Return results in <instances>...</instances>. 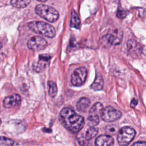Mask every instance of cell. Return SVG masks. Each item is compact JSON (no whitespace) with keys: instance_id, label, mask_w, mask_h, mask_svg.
<instances>
[{"instance_id":"1","label":"cell","mask_w":146,"mask_h":146,"mask_svg":"<svg viewBox=\"0 0 146 146\" xmlns=\"http://www.w3.org/2000/svg\"><path fill=\"white\" fill-rule=\"evenodd\" d=\"M59 118L60 123L72 133L79 132L84 125V117L68 107L63 108L60 111Z\"/></svg>"},{"instance_id":"2","label":"cell","mask_w":146,"mask_h":146,"mask_svg":"<svg viewBox=\"0 0 146 146\" xmlns=\"http://www.w3.org/2000/svg\"><path fill=\"white\" fill-rule=\"evenodd\" d=\"M27 26L33 32L48 38H53L55 35L54 27L44 22L32 21L27 23Z\"/></svg>"},{"instance_id":"3","label":"cell","mask_w":146,"mask_h":146,"mask_svg":"<svg viewBox=\"0 0 146 146\" xmlns=\"http://www.w3.org/2000/svg\"><path fill=\"white\" fill-rule=\"evenodd\" d=\"M35 13L40 17L50 22L56 21L59 18V13L54 8L47 5L39 4L35 7Z\"/></svg>"},{"instance_id":"4","label":"cell","mask_w":146,"mask_h":146,"mask_svg":"<svg viewBox=\"0 0 146 146\" xmlns=\"http://www.w3.org/2000/svg\"><path fill=\"white\" fill-rule=\"evenodd\" d=\"M136 135L135 129L130 127L121 128L117 133V140L120 145H128L134 139Z\"/></svg>"},{"instance_id":"5","label":"cell","mask_w":146,"mask_h":146,"mask_svg":"<svg viewBox=\"0 0 146 146\" xmlns=\"http://www.w3.org/2000/svg\"><path fill=\"white\" fill-rule=\"evenodd\" d=\"M122 38V32L118 29H115L111 30L104 36L102 38L101 42L104 43L105 45H118L121 43Z\"/></svg>"},{"instance_id":"6","label":"cell","mask_w":146,"mask_h":146,"mask_svg":"<svg viewBox=\"0 0 146 146\" xmlns=\"http://www.w3.org/2000/svg\"><path fill=\"white\" fill-rule=\"evenodd\" d=\"M87 75V69L84 67H80L75 69L71 76V83L75 87L81 86L86 81Z\"/></svg>"},{"instance_id":"7","label":"cell","mask_w":146,"mask_h":146,"mask_svg":"<svg viewBox=\"0 0 146 146\" xmlns=\"http://www.w3.org/2000/svg\"><path fill=\"white\" fill-rule=\"evenodd\" d=\"M121 112L112 106H107L102 110L100 116L106 122H112L118 120L121 116Z\"/></svg>"},{"instance_id":"8","label":"cell","mask_w":146,"mask_h":146,"mask_svg":"<svg viewBox=\"0 0 146 146\" xmlns=\"http://www.w3.org/2000/svg\"><path fill=\"white\" fill-rule=\"evenodd\" d=\"M47 46L46 40L43 37L34 36L30 38L27 42L28 48L32 51H40L44 49Z\"/></svg>"},{"instance_id":"9","label":"cell","mask_w":146,"mask_h":146,"mask_svg":"<svg viewBox=\"0 0 146 146\" xmlns=\"http://www.w3.org/2000/svg\"><path fill=\"white\" fill-rule=\"evenodd\" d=\"M142 46L134 39H130L127 43V50L129 55L132 57L139 56L142 52Z\"/></svg>"},{"instance_id":"10","label":"cell","mask_w":146,"mask_h":146,"mask_svg":"<svg viewBox=\"0 0 146 146\" xmlns=\"http://www.w3.org/2000/svg\"><path fill=\"white\" fill-rule=\"evenodd\" d=\"M50 58L51 56L47 54L40 55L38 61L33 64L34 70L37 72L44 71L49 64Z\"/></svg>"},{"instance_id":"11","label":"cell","mask_w":146,"mask_h":146,"mask_svg":"<svg viewBox=\"0 0 146 146\" xmlns=\"http://www.w3.org/2000/svg\"><path fill=\"white\" fill-rule=\"evenodd\" d=\"M21 102V96L18 94H14L5 97L3 101V107L5 108H11L19 106Z\"/></svg>"},{"instance_id":"12","label":"cell","mask_w":146,"mask_h":146,"mask_svg":"<svg viewBox=\"0 0 146 146\" xmlns=\"http://www.w3.org/2000/svg\"><path fill=\"white\" fill-rule=\"evenodd\" d=\"M114 143L113 139L109 135H100L98 136L96 140L95 144L96 145L100 146H106V145H112Z\"/></svg>"},{"instance_id":"13","label":"cell","mask_w":146,"mask_h":146,"mask_svg":"<svg viewBox=\"0 0 146 146\" xmlns=\"http://www.w3.org/2000/svg\"><path fill=\"white\" fill-rule=\"evenodd\" d=\"M104 86V80L102 75L99 73H97L95 78V80L90 87L94 91L102 90Z\"/></svg>"},{"instance_id":"14","label":"cell","mask_w":146,"mask_h":146,"mask_svg":"<svg viewBox=\"0 0 146 146\" xmlns=\"http://www.w3.org/2000/svg\"><path fill=\"white\" fill-rule=\"evenodd\" d=\"M91 104L90 100L86 97L81 98L76 103V108L80 112L85 111Z\"/></svg>"},{"instance_id":"15","label":"cell","mask_w":146,"mask_h":146,"mask_svg":"<svg viewBox=\"0 0 146 146\" xmlns=\"http://www.w3.org/2000/svg\"><path fill=\"white\" fill-rule=\"evenodd\" d=\"M80 24V20L78 14L75 11H72L71 13L70 26L71 27H74L76 29H79Z\"/></svg>"},{"instance_id":"16","label":"cell","mask_w":146,"mask_h":146,"mask_svg":"<svg viewBox=\"0 0 146 146\" xmlns=\"http://www.w3.org/2000/svg\"><path fill=\"white\" fill-rule=\"evenodd\" d=\"M31 0H11V5L16 8H23L26 7Z\"/></svg>"},{"instance_id":"17","label":"cell","mask_w":146,"mask_h":146,"mask_svg":"<svg viewBox=\"0 0 146 146\" xmlns=\"http://www.w3.org/2000/svg\"><path fill=\"white\" fill-rule=\"evenodd\" d=\"M100 119L98 115L89 114L87 119V123L90 127H95L99 123Z\"/></svg>"},{"instance_id":"18","label":"cell","mask_w":146,"mask_h":146,"mask_svg":"<svg viewBox=\"0 0 146 146\" xmlns=\"http://www.w3.org/2000/svg\"><path fill=\"white\" fill-rule=\"evenodd\" d=\"M104 107L101 103L98 102L95 103L89 111V114H100Z\"/></svg>"},{"instance_id":"19","label":"cell","mask_w":146,"mask_h":146,"mask_svg":"<svg viewBox=\"0 0 146 146\" xmlns=\"http://www.w3.org/2000/svg\"><path fill=\"white\" fill-rule=\"evenodd\" d=\"M47 85L48 87L49 95L52 98L55 97L58 92V88L56 83L53 81H48Z\"/></svg>"},{"instance_id":"20","label":"cell","mask_w":146,"mask_h":146,"mask_svg":"<svg viewBox=\"0 0 146 146\" xmlns=\"http://www.w3.org/2000/svg\"><path fill=\"white\" fill-rule=\"evenodd\" d=\"M98 132V129L94 127H90V128L86 131L85 139L87 140H90L95 137Z\"/></svg>"},{"instance_id":"21","label":"cell","mask_w":146,"mask_h":146,"mask_svg":"<svg viewBox=\"0 0 146 146\" xmlns=\"http://www.w3.org/2000/svg\"><path fill=\"white\" fill-rule=\"evenodd\" d=\"M118 131V128L117 126L115 125H108L106 127V132L107 135H115Z\"/></svg>"},{"instance_id":"22","label":"cell","mask_w":146,"mask_h":146,"mask_svg":"<svg viewBox=\"0 0 146 146\" xmlns=\"http://www.w3.org/2000/svg\"><path fill=\"white\" fill-rule=\"evenodd\" d=\"M14 141L9 138L1 136L0 140V145H14Z\"/></svg>"},{"instance_id":"23","label":"cell","mask_w":146,"mask_h":146,"mask_svg":"<svg viewBox=\"0 0 146 146\" xmlns=\"http://www.w3.org/2000/svg\"><path fill=\"white\" fill-rule=\"evenodd\" d=\"M127 12L123 10H118L117 12V17L120 19H123L126 17Z\"/></svg>"},{"instance_id":"24","label":"cell","mask_w":146,"mask_h":146,"mask_svg":"<svg viewBox=\"0 0 146 146\" xmlns=\"http://www.w3.org/2000/svg\"><path fill=\"white\" fill-rule=\"evenodd\" d=\"M137 104V99L133 98L131 102V106L132 107H135Z\"/></svg>"},{"instance_id":"25","label":"cell","mask_w":146,"mask_h":146,"mask_svg":"<svg viewBox=\"0 0 146 146\" xmlns=\"http://www.w3.org/2000/svg\"><path fill=\"white\" fill-rule=\"evenodd\" d=\"M133 145H142V146H146V143L144 141H138L135 143L133 144Z\"/></svg>"},{"instance_id":"26","label":"cell","mask_w":146,"mask_h":146,"mask_svg":"<svg viewBox=\"0 0 146 146\" xmlns=\"http://www.w3.org/2000/svg\"><path fill=\"white\" fill-rule=\"evenodd\" d=\"M37 1H39V2H43L47 1V0H37Z\"/></svg>"}]
</instances>
